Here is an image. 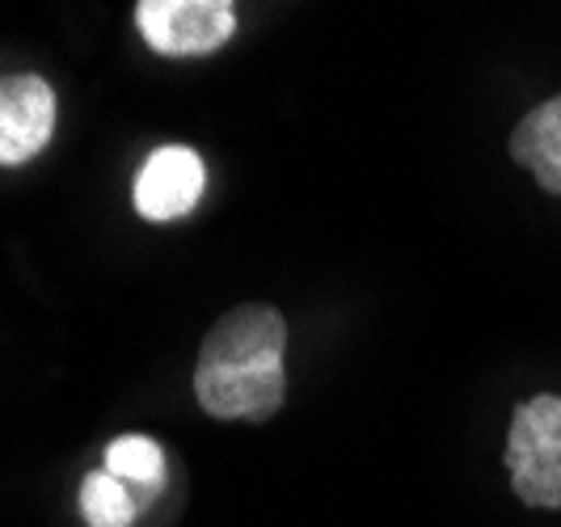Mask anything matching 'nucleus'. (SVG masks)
<instances>
[{"label":"nucleus","instance_id":"1","mask_svg":"<svg viewBox=\"0 0 561 527\" xmlns=\"http://www.w3.org/2000/svg\"><path fill=\"white\" fill-rule=\"evenodd\" d=\"M287 321L271 305H237L198 346L195 397L220 422H266L287 397Z\"/></svg>","mask_w":561,"mask_h":527},{"label":"nucleus","instance_id":"2","mask_svg":"<svg viewBox=\"0 0 561 527\" xmlns=\"http://www.w3.org/2000/svg\"><path fill=\"white\" fill-rule=\"evenodd\" d=\"M506 477L533 511H561V397L536 392L515 405L506 431Z\"/></svg>","mask_w":561,"mask_h":527},{"label":"nucleus","instance_id":"3","mask_svg":"<svg viewBox=\"0 0 561 527\" xmlns=\"http://www.w3.org/2000/svg\"><path fill=\"white\" fill-rule=\"evenodd\" d=\"M136 30L157 56H211L237 34V0H136Z\"/></svg>","mask_w":561,"mask_h":527},{"label":"nucleus","instance_id":"4","mask_svg":"<svg viewBox=\"0 0 561 527\" xmlns=\"http://www.w3.org/2000/svg\"><path fill=\"white\" fill-rule=\"evenodd\" d=\"M203 191H207L203 157H198L195 148H186V144H165L136 173L131 203H136V211L148 224H173L186 220L195 211Z\"/></svg>","mask_w":561,"mask_h":527},{"label":"nucleus","instance_id":"5","mask_svg":"<svg viewBox=\"0 0 561 527\" xmlns=\"http://www.w3.org/2000/svg\"><path fill=\"white\" fill-rule=\"evenodd\" d=\"M56 131V93L34 72L0 81V165L34 161Z\"/></svg>","mask_w":561,"mask_h":527},{"label":"nucleus","instance_id":"6","mask_svg":"<svg viewBox=\"0 0 561 527\" xmlns=\"http://www.w3.org/2000/svg\"><path fill=\"white\" fill-rule=\"evenodd\" d=\"M511 161L536 177L540 191L561 198V93L524 114L511 131Z\"/></svg>","mask_w":561,"mask_h":527},{"label":"nucleus","instance_id":"7","mask_svg":"<svg viewBox=\"0 0 561 527\" xmlns=\"http://www.w3.org/2000/svg\"><path fill=\"white\" fill-rule=\"evenodd\" d=\"M102 469H111L118 481H127L140 502L148 506L152 499H161V490H165V451L157 439H148V435H123V439H114L106 447V465Z\"/></svg>","mask_w":561,"mask_h":527},{"label":"nucleus","instance_id":"8","mask_svg":"<svg viewBox=\"0 0 561 527\" xmlns=\"http://www.w3.org/2000/svg\"><path fill=\"white\" fill-rule=\"evenodd\" d=\"M144 515L140 494L118 481L111 469L84 472L81 481V519L89 527H131Z\"/></svg>","mask_w":561,"mask_h":527}]
</instances>
